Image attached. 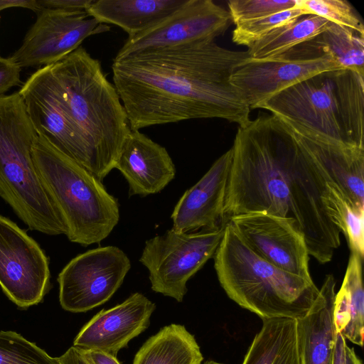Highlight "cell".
I'll use <instances>...</instances> for the list:
<instances>
[{"label":"cell","mask_w":364,"mask_h":364,"mask_svg":"<svg viewBox=\"0 0 364 364\" xmlns=\"http://www.w3.org/2000/svg\"><path fill=\"white\" fill-rule=\"evenodd\" d=\"M223 207V223L266 212L293 220L309 255L329 262L346 235L331 186L276 116L259 115L238 127Z\"/></svg>","instance_id":"cell-1"},{"label":"cell","mask_w":364,"mask_h":364,"mask_svg":"<svg viewBox=\"0 0 364 364\" xmlns=\"http://www.w3.org/2000/svg\"><path fill=\"white\" fill-rule=\"evenodd\" d=\"M248 58L207 41L114 58L113 85L130 129L207 118L246 124L251 109L229 80Z\"/></svg>","instance_id":"cell-2"},{"label":"cell","mask_w":364,"mask_h":364,"mask_svg":"<svg viewBox=\"0 0 364 364\" xmlns=\"http://www.w3.org/2000/svg\"><path fill=\"white\" fill-rule=\"evenodd\" d=\"M33 75L74 124L90 153L100 181L114 168L131 131L126 112L99 60L82 46Z\"/></svg>","instance_id":"cell-3"},{"label":"cell","mask_w":364,"mask_h":364,"mask_svg":"<svg viewBox=\"0 0 364 364\" xmlns=\"http://www.w3.org/2000/svg\"><path fill=\"white\" fill-rule=\"evenodd\" d=\"M213 257L219 283L228 296L261 319H300L322 298L313 280L258 256L229 222Z\"/></svg>","instance_id":"cell-4"},{"label":"cell","mask_w":364,"mask_h":364,"mask_svg":"<svg viewBox=\"0 0 364 364\" xmlns=\"http://www.w3.org/2000/svg\"><path fill=\"white\" fill-rule=\"evenodd\" d=\"M328 141L364 148V76L346 69L314 75L261 107Z\"/></svg>","instance_id":"cell-5"},{"label":"cell","mask_w":364,"mask_h":364,"mask_svg":"<svg viewBox=\"0 0 364 364\" xmlns=\"http://www.w3.org/2000/svg\"><path fill=\"white\" fill-rule=\"evenodd\" d=\"M38 134L18 92L0 95V197L30 230L66 235L64 220L36 170Z\"/></svg>","instance_id":"cell-6"},{"label":"cell","mask_w":364,"mask_h":364,"mask_svg":"<svg viewBox=\"0 0 364 364\" xmlns=\"http://www.w3.org/2000/svg\"><path fill=\"white\" fill-rule=\"evenodd\" d=\"M32 158L64 220L68 239L88 246L107 237L119 220V205L102 181L41 135Z\"/></svg>","instance_id":"cell-7"},{"label":"cell","mask_w":364,"mask_h":364,"mask_svg":"<svg viewBox=\"0 0 364 364\" xmlns=\"http://www.w3.org/2000/svg\"><path fill=\"white\" fill-rule=\"evenodd\" d=\"M225 225L195 232L171 228L146 240L139 262L149 271L151 289L181 302L188 281L214 256Z\"/></svg>","instance_id":"cell-8"},{"label":"cell","mask_w":364,"mask_h":364,"mask_svg":"<svg viewBox=\"0 0 364 364\" xmlns=\"http://www.w3.org/2000/svg\"><path fill=\"white\" fill-rule=\"evenodd\" d=\"M130 268L127 255L115 246L100 247L77 255L57 278L61 307L82 313L105 304L122 284Z\"/></svg>","instance_id":"cell-9"},{"label":"cell","mask_w":364,"mask_h":364,"mask_svg":"<svg viewBox=\"0 0 364 364\" xmlns=\"http://www.w3.org/2000/svg\"><path fill=\"white\" fill-rule=\"evenodd\" d=\"M49 258L26 231L0 215V287L13 303L26 309L51 289Z\"/></svg>","instance_id":"cell-10"},{"label":"cell","mask_w":364,"mask_h":364,"mask_svg":"<svg viewBox=\"0 0 364 364\" xmlns=\"http://www.w3.org/2000/svg\"><path fill=\"white\" fill-rule=\"evenodd\" d=\"M21 46L9 58L21 68L53 65L78 48L87 37L109 27L86 11L41 9Z\"/></svg>","instance_id":"cell-11"},{"label":"cell","mask_w":364,"mask_h":364,"mask_svg":"<svg viewBox=\"0 0 364 364\" xmlns=\"http://www.w3.org/2000/svg\"><path fill=\"white\" fill-rule=\"evenodd\" d=\"M343 68L328 53L311 57L293 48L269 59L247 58L229 82L251 109L260 108L277 93L314 75Z\"/></svg>","instance_id":"cell-12"},{"label":"cell","mask_w":364,"mask_h":364,"mask_svg":"<svg viewBox=\"0 0 364 364\" xmlns=\"http://www.w3.org/2000/svg\"><path fill=\"white\" fill-rule=\"evenodd\" d=\"M228 11L212 0H188L154 26L128 36L114 59L151 50L214 41L230 26Z\"/></svg>","instance_id":"cell-13"},{"label":"cell","mask_w":364,"mask_h":364,"mask_svg":"<svg viewBox=\"0 0 364 364\" xmlns=\"http://www.w3.org/2000/svg\"><path fill=\"white\" fill-rule=\"evenodd\" d=\"M228 222L258 256L282 270L313 280L304 236L293 220L252 212L233 216Z\"/></svg>","instance_id":"cell-14"},{"label":"cell","mask_w":364,"mask_h":364,"mask_svg":"<svg viewBox=\"0 0 364 364\" xmlns=\"http://www.w3.org/2000/svg\"><path fill=\"white\" fill-rule=\"evenodd\" d=\"M282 122L327 182L353 207L364 209V148L335 143Z\"/></svg>","instance_id":"cell-15"},{"label":"cell","mask_w":364,"mask_h":364,"mask_svg":"<svg viewBox=\"0 0 364 364\" xmlns=\"http://www.w3.org/2000/svg\"><path fill=\"white\" fill-rule=\"evenodd\" d=\"M156 304L136 292L122 303L95 314L79 331L73 346L98 350L116 356L149 326Z\"/></svg>","instance_id":"cell-16"},{"label":"cell","mask_w":364,"mask_h":364,"mask_svg":"<svg viewBox=\"0 0 364 364\" xmlns=\"http://www.w3.org/2000/svg\"><path fill=\"white\" fill-rule=\"evenodd\" d=\"M232 158L230 149L180 198L171 218L172 229L195 232L216 230L223 223V207Z\"/></svg>","instance_id":"cell-17"},{"label":"cell","mask_w":364,"mask_h":364,"mask_svg":"<svg viewBox=\"0 0 364 364\" xmlns=\"http://www.w3.org/2000/svg\"><path fill=\"white\" fill-rule=\"evenodd\" d=\"M114 168L129 185V196L142 197L161 191L176 176V167L165 147L139 130L124 139Z\"/></svg>","instance_id":"cell-18"},{"label":"cell","mask_w":364,"mask_h":364,"mask_svg":"<svg viewBox=\"0 0 364 364\" xmlns=\"http://www.w3.org/2000/svg\"><path fill=\"white\" fill-rule=\"evenodd\" d=\"M18 93L38 134L94 175L92 159L81 135L33 74Z\"/></svg>","instance_id":"cell-19"},{"label":"cell","mask_w":364,"mask_h":364,"mask_svg":"<svg viewBox=\"0 0 364 364\" xmlns=\"http://www.w3.org/2000/svg\"><path fill=\"white\" fill-rule=\"evenodd\" d=\"M336 284L333 276L326 275L320 289L321 299L307 315L296 320L301 364H332L336 334L333 321Z\"/></svg>","instance_id":"cell-20"},{"label":"cell","mask_w":364,"mask_h":364,"mask_svg":"<svg viewBox=\"0 0 364 364\" xmlns=\"http://www.w3.org/2000/svg\"><path fill=\"white\" fill-rule=\"evenodd\" d=\"M188 0H93L87 9L88 16L100 23L122 28L129 36L160 22Z\"/></svg>","instance_id":"cell-21"},{"label":"cell","mask_w":364,"mask_h":364,"mask_svg":"<svg viewBox=\"0 0 364 364\" xmlns=\"http://www.w3.org/2000/svg\"><path fill=\"white\" fill-rule=\"evenodd\" d=\"M361 258L351 252L345 277L333 303L336 333L362 347L364 338V290Z\"/></svg>","instance_id":"cell-22"},{"label":"cell","mask_w":364,"mask_h":364,"mask_svg":"<svg viewBox=\"0 0 364 364\" xmlns=\"http://www.w3.org/2000/svg\"><path fill=\"white\" fill-rule=\"evenodd\" d=\"M242 364H301L296 320L286 318L262 319Z\"/></svg>","instance_id":"cell-23"},{"label":"cell","mask_w":364,"mask_h":364,"mask_svg":"<svg viewBox=\"0 0 364 364\" xmlns=\"http://www.w3.org/2000/svg\"><path fill=\"white\" fill-rule=\"evenodd\" d=\"M203 360L194 336L184 326L171 323L145 341L132 364H202Z\"/></svg>","instance_id":"cell-24"},{"label":"cell","mask_w":364,"mask_h":364,"mask_svg":"<svg viewBox=\"0 0 364 364\" xmlns=\"http://www.w3.org/2000/svg\"><path fill=\"white\" fill-rule=\"evenodd\" d=\"M331 23L314 14L302 16L275 28L248 48L249 58L264 60L280 55L318 36Z\"/></svg>","instance_id":"cell-25"},{"label":"cell","mask_w":364,"mask_h":364,"mask_svg":"<svg viewBox=\"0 0 364 364\" xmlns=\"http://www.w3.org/2000/svg\"><path fill=\"white\" fill-rule=\"evenodd\" d=\"M307 41L323 53L331 54L343 68L364 76V35L331 23L318 36Z\"/></svg>","instance_id":"cell-26"},{"label":"cell","mask_w":364,"mask_h":364,"mask_svg":"<svg viewBox=\"0 0 364 364\" xmlns=\"http://www.w3.org/2000/svg\"><path fill=\"white\" fill-rule=\"evenodd\" d=\"M0 364H60L35 343L12 331H0Z\"/></svg>","instance_id":"cell-27"},{"label":"cell","mask_w":364,"mask_h":364,"mask_svg":"<svg viewBox=\"0 0 364 364\" xmlns=\"http://www.w3.org/2000/svg\"><path fill=\"white\" fill-rule=\"evenodd\" d=\"M305 15H308L306 11L296 4L292 9L259 18L239 22L235 24L232 40L237 45L250 48L275 28Z\"/></svg>","instance_id":"cell-28"},{"label":"cell","mask_w":364,"mask_h":364,"mask_svg":"<svg viewBox=\"0 0 364 364\" xmlns=\"http://www.w3.org/2000/svg\"><path fill=\"white\" fill-rule=\"evenodd\" d=\"M297 6L336 24L364 35V26L352 6L345 0H297Z\"/></svg>","instance_id":"cell-29"},{"label":"cell","mask_w":364,"mask_h":364,"mask_svg":"<svg viewBox=\"0 0 364 364\" xmlns=\"http://www.w3.org/2000/svg\"><path fill=\"white\" fill-rule=\"evenodd\" d=\"M297 4V0H230L229 13L235 24L259 18L287 9Z\"/></svg>","instance_id":"cell-30"},{"label":"cell","mask_w":364,"mask_h":364,"mask_svg":"<svg viewBox=\"0 0 364 364\" xmlns=\"http://www.w3.org/2000/svg\"><path fill=\"white\" fill-rule=\"evenodd\" d=\"M346 237L351 252L363 259L364 255V209H356L342 197Z\"/></svg>","instance_id":"cell-31"},{"label":"cell","mask_w":364,"mask_h":364,"mask_svg":"<svg viewBox=\"0 0 364 364\" xmlns=\"http://www.w3.org/2000/svg\"><path fill=\"white\" fill-rule=\"evenodd\" d=\"M21 68L10 58L0 56V95L21 83Z\"/></svg>","instance_id":"cell-32"},{"label":"cell","mask_w":364,"mask_h":364,"mask_svg":"<svg viewBox=\"0 0 364 364\" xmlns=\"http://www.w3.org/2000/svg\"><path fill=\"white\" fill-rule=\"evenodd\" d=\"M41 9L86 11L93 0H37Z\"/></svg>","instance_id":"cell-33"},{"label":"cell","mask_w":364,"mask_h":364,"mask_svg":"<svg viewBox=\"0 0 364 364\" xmlns=\"http://www.w3.org/2000/svg\"><path fill=\"white\" fill-rule=\"evenodd\" d=\"M80 350L82 355L92 364H120L116 356L101 350L81 349Z\"/></svg>","instance_id":"cell-34"},{"label":"cell","mask_w":364,"mask_h":364,"mask_svg":"<svg viewBox=\"0 0 364 364\" xmlns=\"http://www.w3.org/2000/svg\"><path fill=\"white\" fill-rule=\"evenodd\" d=\"M58 360L60 364H92L82 355L80 349L75 346L70 347L58 358Z\"/></svg>","instance_id":"cell-35"},{"label":"cell","mask_w":364,"mask_h":364,"mask_svg":"<svg viewBox=\"0 0 364 364\" xmlns=\"http://www.w3.org/2000/svg\"><path fill=\"white\" fill-rule=\"evenodd\" d=\"M12 7L25 8L36 13L41 9L37 0H0V11Z\"/></svg>","instance_id":"cell-36"},{"label":"cell","mask_w":364,"mask_h":364,"mask_svg":"<svg viewBox=\"0 0 364 364\" xmlns=\"http://www.w3.org/2000/svg\"><path fill=\"white\" fill-rule=\"evenodd\" d=\"M346 345L345 338L341 333H336L332 364H345V348Z\"/></svg>","instance_id":"cell-37"},{"label":"cell","mask_w":364,"mask_h":364,"mask_svg":"<svg viewBox=\"0 0 364 364\" xmlns=\"http://www.w3.org/2000/svg\"><path fill=\"white\" fill-rule=\"evenodd\" d=\"M345 364H363L361 360L357 356L354 348L346 345L345 348Z\"/></svg>","instance_id":"cell-38"},{"label":"cell","mask_w":364,"mask_h":364,"mask_svg":"<svg viewBox=\"0 0 364 364\" xmlns=\"http://www.w3.org/2000/svg\"><path fill=\"white\" fill-rule=\"evenodd\" d=\"M203 364H225V363L216 362L215 360H207Z\"/></svg>","instance_id":"cell-39"},{"label":"cell","mask_w":364,"mask_h":364,"mask_svg":"<svg viewBox=\"0 0 364 364\" xmlns=\"http://www.w3.org/2000/svg\"><path fill=\"white\" fill-rule=\"evenodd\" d=\"M0 24H1V17H0Z\"/></svg>","instance_id":"cell-40"}]
</instances>
